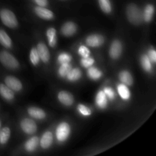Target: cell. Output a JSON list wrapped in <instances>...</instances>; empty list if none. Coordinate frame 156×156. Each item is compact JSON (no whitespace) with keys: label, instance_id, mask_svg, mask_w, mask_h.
Listing matches in <instances>:
<instances>
[{"label":"cell","instance_id":"obj_33","mask_svg":"<svg viewBox=\"0 0 156 156\" xmlns=\"http://www.w3.org/2000/svg\"><path fill=\"white\" fill-rule=\"evenodd\" d=\"M79 53L82 57H88L90 55V50L85 46H81L79 49Z\"/></svg>","mask_w":156,"mask_h":156},{"label":"cell","instance_id":"obj_28","mask_svg":"<svg viewBox=\"0 0 156 156\" xmlns=\"http://www.w3.org/2000/svg\"><path fill=\"white\" fill-rule=\"evenodd\" d=\"M30 62H32L33 65L34 66L37 65V63L40 61V56L36 48H33L31 50H30Z\"/></svg>","mask_w":156,"mask_h":156},{"label":"cell","instance_id":"obj_12","mask_svg":"<svg viewBox=\"0 0 156 156\" xmlns=\"http://www.w3.org/2000/svg\"><path fill=\"white\" fill-rule=\"evenodd\" d=\"M35 12L40 18L45 20H50L53 18V13L49 9H45L41 6L35 8Z\"/></svg>","mask_w":156,"mask_h":156},{"label":"cell","instance_id":"obj_29","mask_svg":"<svg viewBox=\"0 0 156 156\" xmlns=\"http://www.w3.org/2000/svg\"><path fill=\"white\" fill-rule=\"evenodd\" d=\"M72 69L71 66L69 63H63L61 65L60 68L59 69V74L62 77H65L67 76L69 73L70 70Z\"/></svg>","mask_w":156,"mask_h":156},{"label":"cell","instance_id":"obj_2","mask_svg":"<svg viewBox=\"0 0 156 156\" xmlns=\"http://www.w3.org/2000/svg\"><path fill=\"white\" fill-rule=\"evenodd\" d=\"M0 18L5 25L14 28L18 26V20L12 11L9 9H2L0 11Z\"/></svg>","mask_w":156,"mask_h":156},{"label":"cell","instance_id":"obj_3","mask_svg":"<svg viewBox=\"0 0 156 156\" xmlns=\"http://www.w3.org/2000/svg\"><path fill=\"white\" fill-rule=\"evenodd\" d=\"M0 62L5 67L12 69H15L19 66L18 60L12 54L6 51L0 53Z\"/></svg>","mask_w":156,"mask_h":156},{"label":"cell","instance_id":"obj_6","mask_svg":"<svg viewBox=\"0 0 156 156\" xmlns=\"http://www.w3.org/2000/svg\"><path fill=\"white\" fill-rule=\"evenodd\" d=\"M5 85L14 91H18L22 88V85L21 82L18 80L16 78L13 77V76H8L5 79Z\"/></svg>","mask_w":156,"mask_h":156},{"label":"cell","instance_id":"obj_30","mask_svg":"<svg viewBox=\"0 0 156 156\" xmlns=\"http://www.w3.org/2000/svg\"><path fill=\"white\" fill-rule=\"evenodd\" d=\"M71 60V56L68 54V53H61L60 55L58 57V61L59 62H60L61 64H63V63H69Z\"/></svg>","mask_w":156,"mask_h":156},{"label":"cell","instance_id":"obj_35","mask_svg":"<svg viewBox=\"0 0 156 156\" xmlns=\"http://www.w3.org/2000/svg\"><path fill=\"white\" fill-rule=\"evenodd\" d=\"M148 57L149 58L150 61H152V62H156V52L155 50H150L149 51V56Z\"/></svg>","mask_w":156,"mask_h":156},{"label":"cell","instance_id":"obj_10","mask_svg":"<svg viewBox=\"0 0 156 156\" xmlns=\"http://www.w3.org/2000/svg\"><path fill=\"white\" fill-rule=\"evenodd\" d=\"M58 99L62 105L66 106H71L74 101L73 96L67 91H60L58 94Z\"/></svg>","mask_w":156,"mask_h":156},{"label":"cell","instance_id":"obj_5","mask_svg":"<svg viewBox=\"0 0 156 156\" xmlns=\"http://www.w3.org/2000/svg\"><path fill=\"white\" fill-rule=\"evenodd\" d=\"M21 127L27 134H33L37 130V125L34 121L30 119H24L21 121Z\"/></svg>","mask_w":156,"mask_h":156},{"label":"cell","instance_id":"obj_31","mask_svg":"<svg viewBox=\"0 0 156 156\" xmlns=\"http://www.w3.org/2000/svg\"><path fill=\"white\" fill-rule=\"evenodd\" d=\"M81 62H82V65L84 67H85V68H89L90 66H91L94 64V60L93 58L88 56V57H83V59H82Z\"/></svg>","mask_w":156,"mask_h":156},{"label":"cell","instance_id":"obj_27","mask_svg":"<svg viewBox=\"0 0 156 156\" xmlns=\"http://www.w3.org/2000/svg\"><path fill=\"white\" fill-rule=\"evenodd\" d=\"M141 63L143 66V68L146 71L149 72L152 69V63H151V61L149 59V58L148 57V56L146 55H143L141 58Z\"/></svg>","mask_w":156,"mask_h":156},{"label":"cell","instance_id":"obj_4","mask_svg":"<svg viewBox=\"0 0 156 156\" xmlns=\"http://www.w3.org/2000/svg\"><path fill=\"white\" fill-rule=\"evenodd\" d=\"M70 133V126L67 123H62L56 128V138L59 141L64 142Z\"/></svg>","mask_w":156,"mask_h":156},{"label":"cell","instance_id":"obj_32","mask_svg":"<svg viewBox=\"0 0 156 156\" xmlns=\"http://www.w3.org/2000/svg\"><path fill=\"white\" fill-rule=\"evenodd\" d=\"M78 110H79V112L82 114V115L85 116H89L91 115V110L89 108H87L86 106L83 105H79L78 106Z\"/></svg>","mask_w":156,"mask_h":156},{"label":"cell","instance_id":"obj_19","mask_svg":"<svg viewBox=\"0 0 156 156\" xmlns=\"http://www.w3.org/2000/svg\"><path fill=\"white\" fill-rule=\"evenodd\" d=\"M0 44L5 47H10L12 46V40L3 30H0Z\"/></svg>","mask_w":156,"mask_h":156},{"label":"cell","instance_id":"obj_16","mask_svg":"<svg viewBox=\"0 0 156 156\" xmlns=\"http://www.w3.org/2000/svg\"><path fill=\"white\" fill-rule=\"evenodd\" d=\"M96 104L101 108H105L107 106V104H108L107 96L105 95L103 91H100L98 93L96 96Z\"/></svg>","mask_w":156,"mask_h":156},{"label":"cell","instance_id":"obj_20","mask_svg":"<svg viewBox=\"0 0 156 156\" xmlns=\"http://www.w3.org/2000/svg\"><path fill=\"white\" fill-rule=\"evenodd\" d=\"M56 30L53 27L51 28H49L47 31V36L48 37L49 40V45L50 47H53L56 46Z\"/></svg>","mask_w":156,"mask_h":156},{"label":"cell","instance_id":"obj_24","mask_svg":"<svg viewBox=\"0 0 156 156\" xmlns=\"http://www.w3.org/2000/svg\"><path fill=\"white\" fill-rule=\"evenodd\" d=\"M11 131L9 127H4L0 131V143L5 144L8 142L9 137H10Z\"/></svg>","mask_w":156,"mask_h":156},{"label":"cell","instance_id":"obj_34","mask_svg":"<svg viewBox=\"0 0 156 156\" xmlns=\"http://www.w3.org/2000/svg\"><path fill=\"white\" fill-rule=\"evenodd\" d=\"M104 92H105V95L108 96V98L111 100H113L115 97V94H114V90L112 89L111 88H105L104 89Z\"/></svg>","mask_w":156,"mask_h":156},{"label":"cell","instance_id":"obj_37","mask_svg":"<svg viewBox=\"0 0 156 156\" xmlns=\"http://www.w3.org/2000/svg\"><path fill=\"white\" fill-rule=\"evenodd\" d=\"M0 127H1V122H0Z\"/></svg>","mask_w":156,"mask_h":156},{"label":"cell","instance_id":"obj_14","mask_svg":"<svg viewBox=\"0 0 156 156\" xmlns=\"http://www.w3.org/2000/svg\"><path fill=\"white\" fill-rule=\"evenodd\" d=\"M0 94L6 100H12L15 96L12 90L4 84H0Z\"/></svg>","mask_w":156,"mask_h":156},{"label":"cell","instance_id":"obj_25","mask_svg":"<svg viewBox=\"0 0 156 156\" xmlns=\"http://www.w3.org/2000/svg\"><path fill=\"white\" fill-rule=\"evenodd\" d=\"M101 72L99 71L98 69L94 68V67L90 66V68L88 70V76L91 79H94V80H97V79H100L101 77Z\"/></svg>","mask_w":156,"mask_h":156},{"label":"cell","instance_id":"obj_7","mask_svg":"<svg viewBox=\"0 0 156 156\" xmlns=\"http://www.w3.org/2000/svg\"><path fill=\"white\" fill-rule=\"evenodd\" d=\"M122 53V44L119 41L116 40L111 44L110 48V56L112 59H117L121 55Z\"/></svg>","mask_w":156,"mask_h":156},{"label":"cell","instance_id":"obj_23","mask_svg":"<svg viewBox=\"0 0 156 156\" xmlns=\"http://www.w3.org/2000/svg\"><path fill=\"white\" fill-rule=\"evenodd\" d=\"M67 79L69 81H77L82 76V73H81V70L79 69H73L69 71V73L67 74Z\"/></svg>","mask_w":156,"mask_h":156},{"label":"cell","instance_id":"obj_22","mask_svg":"<svg viewBox=\"0 0 156 156\" xmlns=\"http://www.w3.org/2000/svg\"><path fill=\"white\" fill-rule=\"evenodd\" d=\"M39 143V140L37 137H32L31 139L27 141L25 144V149L27 152H32L34 150Z\"/></svg>","mask_w":156,"mask_h":156},{"label":"cell","instance_id":"obj_17","mask_svg":"<svg viewBox=\"0 0 156 156\" xmlns=\"http://www.w3.org/2000/svg\"><path fill=\"white\" fill-rule=\"evenodd\" d=\"M120 81L123 84L126 85H132L133 84V78L130 73L127 71H123L119 75Z\"/></svg>","mask_w":156,"mask_h":156},{"label":"cell","instance_id":"obj_15","mask_svg":"<svg viewBox=\"0 0 156 156\" xmlns=\"http://www.w3.org/2000/svg\"><path fill=\"white\" fill-rule=\"evenodd\" d=\"M28 114L35 119H44L46 117V114L43 110L37 108H30L28 109Z\"/></svg>","mask_w":156,"mask_h":156},{"label":"cell","instance_id":"obj_8","mask_svg":"<svg viewBox=\"0 0 156 156\" xmlns=\"http://www.w3.org/2000/svg\"><path fill=\"white\" fill-rule=\"evenodd\" d=\"M36 49L37 50L38 54H39L40 59L43 62H47L50 60V52H49L48 48L45 44H43V43H40V44H38Z\"/></svg>","mask_w":156,"mask_h":156},{"label":"cell","instance_id":"obj_21","mask_svg":"<svg viewBox=\"0 0 156 156\" xmlns=\"http://www.w3.org/2000/svg\"><path fill=\"white\" fill-rule=\"evenodd\" d=\"M154 14V6L152 5H146V9L144 10V14H143V19L146 22H149L152 20V16Z\"/></svg>","mask_w":156,"mask_h":156},{"label":"cell","instance_id":"obj_26","mask_svg":"<svg viewBox=\"0 0 156 156\" xmlns=\"http://www.w3.org/2000/svg\"><path fill=\"white\" fill-rule=\"evenodd\" d=\"M98 2L101 9L104 12L108 14L111 12V5L110 0H98Z\"/></svg>","mask_w":156,"mask_h":156},{"label":"cell","instance_id":"obj_36","mask_svg":"<svg viewBox=\"0 0 156 156\" xmlns=\"http://www.w3.org/2000/svg\"><path fill=\"white\" fill-rule=\"evenodd\" d=\"M34 2L41 7H44L47 5V0H34Z\"/></svg>","mask_w":156,"mask_h":156},{"label":"cell","instance_id":"obj_13","mask_svg":"<svg viewBox=\"0 0 156 156\" xmlns=\"http://www.w3.org/2000/svg\"><path fill=\"white\" fill-rule=\"evenodd\" d=\"M53 134L51 132H46L43 135L42 138L41 140V147L44 149H47L51 146L52 143H53Z\"/></svg>","mask_w":156,"mask_h":156},{"label":"cell","instance_id":"obj_18","mask_svg":"<svg viewBox=\"0 0 156 156\" xmlns=\"http://www.w3.org/2000/svg\"><path fill=\"white\" fill-rule=\"evenodd\" d=\"M117 91H118V93L120 95V97L123 99H124V100H128L129 98V97H130L129 90L128 89L126 85H124V84H120V85H119L117 86Z\"/></svg>","mask_w":156,"mask_h":156},{"label":"cell","instance_id":"obj_11","mask_svg":"<svg viewBox=\"0 0 156 156\" xmlns=\"http://www.w3.org/2000/svg\"><path fill=\"white\" fill-rule=\"evenodd\" d=\"M77 30V27H76V24L72 21H69L64 24L62 25V28H61V32L64 36H72L74 34Z\"/></svg>","mask_w":156,"mask_h":156},{"label":"cell","instance_id":"obj_9","mask_svg":"<svg viewBox=\"0 0 156 156\" xmlns=\"http://www.w3.org/2000/svg\"><path fill=\"white\" fill-rule=\"evenodd\" d=\"M104 41H105V39L102 36L98 34H93L90 35L87 37L86 44L90 47H97L102 45L104 44Z\"/></svg>","mask_w":156,"mask_h":156},{"label":"cell","instance_id":"obj_1","mask_svg":"<svg viewBox=\"0 0 156 156\" xmlns=\"http://www.w3.org/2000/svg\"><path fill=\"white\" fill-rule=\"evenodd\" d=\"M126 15L129 22L135 25L140 24L143 21V13L135 4H129L126 9Z\"/></svg>","mask_w":156,"mask_h":156}]
</instances>
